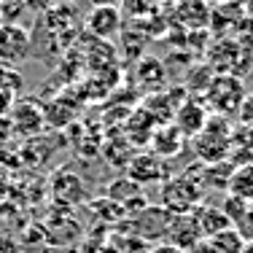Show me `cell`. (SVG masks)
Wrapping results in <instances>:
<instances>
[{
	"label": "cell",
	"mask_w": 253,
	"mask_h": 253,
	"mask_svg": "<svg viewBox=\"0 0 253 253\" xmlns=\"http://www.w3.org/2000/svg\"><path fill=\"white\" fill-rule=\"evenodd\" d=\"M197 172V165L186 167L180 175H170L165 183H159V208H165L170 215H186V213H194L200 208L202 200V167H200V175Z\"/></svg>",
	"instance_id": "cell-1"
},
{
	"label": "cell",
	"mask_w": 253,
	"mask_h": 253,
	"mask_svg": "<svg viewBox=\"0 0 253 253\" xmlns=\"http://www.w3.org/2000/svg\"><path fill=\"white\" fill-rule=\"evenodd\" d=\"M232 143H234V129L224 116H210L202 132L194 137V154L200 165H215L226 162L232 156Z\"/></svg>",
	"instance_id": "cell-2"
},
{
	"label": "cell",
	"mask_w": 253,
	"mask_h": 253,
	"mask_svg": "<svg viewBox=\"0 0 253 253\" xmlns=\"http://www.w3.org/2000/svg\"><path fill=\"white\" fill-rule=\"evenodd\" d=\"M245 86H243V78L234 76V73H221L210 81L208 92H205V105L208 111H213V116H234L240 108V102L245 97Z\"/></svg>",
	"instance_id": "cell-3"
},
{
	"label": "cell",
	"mask_w": 253,
	"mask_h": 253,
	"mask_svg": "<svg viewBox=\"0 0 253 253\" xmlns=\"http://www.w3.org/2000/svg\"><path fill=\"white\" fill-rule=\"evenodd\" d=\"M126 218H132L129 226L135 232V237L143 240V243L167 240V232H170V224H172V215L165 208H159V205H146L143 210L126 215Z\"/></svg>",
	"instance_id": "cell-4"
},
{
	"label": "cell",
	"mask_w": 253,
	"mask_h": 253,
	"mask_svg": "<svg viewBox=\"0 0 253 253\" xmlns=\"http://www.w3.org/2000/svg\"><path fill=\"white\" fill-rule=\"evenodd\" d=\"M11 126H14V135L19 137H33L41 135V129L46 126V116H43V105L35 97H25L14 102V111H11Z\"/></svg>",
	"instance_id": "cell-5"
},
{
	"label": "cell",
	"mask_w": 253,
	"mask_h": 253,
	"mask_svg": "<svg viewBox=\"0 0 253 253\" xmlns=\"http://www.w3.org/2000/svg\"><path fill=\"white\" fill-rule=\"evenodd\" d=\"M124 175L129 180H135L137 186H148V183H165L170 178V167L165 159H159L151 151L135 154L129 159V165L124 167Z\"/></svg>",
	"instance_id": "cell-6"
},
{
	"label": "cell",
	"mask_w": 253,
	"mask_h": 253,
	"mask_svg": "<svg viewBox=\"0 0 253 253\" xmlns=\"http://www.w3.org/2000/svg\"><path fill=\"white\" fill-rule=\"evenodd\" d=\"M210 113H208V105L205 100H197V97H186L183 102L178 105L175 116H172V124L180 135L189 140V137H197L202 132V126L208 124Z\"/></svg>",
	"instance_id": "cell-7"
},
{
	"label": "cell",
	"mask_w": 253,
	"mask_h": 253,
	"mask_svg": "<svg viewBox=\"0 0 253 253\" xmlns=\"http://www.w3.org/2000/svg\"><path fill=\"white\" fill-rule=\"evenodd\" d=\"M105 197H108L111 202H116L126 215L137 213V210H143V208L148 205L146 194H143V186H137L135 180H129L126 175L113 178L111 183L105 186Z\"/></svg>",
	"instance_id": "cell-8"
},
{
	"label": "cell",
	"mask_w": 253,
	"mask_h": 253,
	"mask_svg": "<svg viewBox=\"0 0 253 253\" xmlns=\"http://www.w3.org/2000/svg\"><path fill=\"white\" fill-rule=\"evenodd\" d=\"M51 197L57 202H62L65 208H73V205H81L86 200V186H84V178L73 170H57L49 180Z\"/></svg>",
	"instance_id": "cell-9"
},
{
	"label": "cell",
	"mask_w": 253,
	"mask_h": 253,
	"mask_svg": "<svg viewBox=\"0 0 253 253\" xmlns=\"http://www.w3.org/2000/svg\"><path fill=\"white\" fill-rule=\"evenodd\" d=\"M30 41L27 30H22L19 25H0V65H11V62H19L30 54Z\"/></svg>",
	"instance_id": "cell-10"
},
{
	"label": "cell",
	"mask_w": 253,
	"mask_h": 253,
	"mask_svg": "<svg viewBox=\"0 0 253 253\" xmlns=\"http://www.w3.org/2000/svg\"><path fill=\"white\" fill-rule=\"evenodd\" d=\"M200 243H202V234H200V226H197L194 213L172 215L170 232H167V245H172V248H178L183 253H191Z\"/></svg>",
	"instance_id": "cell-11"
},
{
	"label": "cell",
	"mask_w": 253,
	"mask_h": 253,
	"mask_svg": "<svg viewBox=\"0 0 253 253\" xmlns=\"http://www.w3.org/2000/svg\"><path fill=\"white\" fill-rule=\"evenodd\" d=\"M86 27L97 38H113L122 30V14L116 5H94L86 16Z\"/></svg>",
	"instance_id": "cell-12"
},
{
	"label": "cell",
	"mask_w": 253,
	"mask_h": 253,
	"mask_svg": "<svg viewBox=\"0 0 253 253\" xmlns=\"http://www.w3.org/2000/svg\"><path fill=\"white\" fill-rule=\"evenodd\" d=\"M186 146V137L175 129V124H162L154 129L151 135V154H156L159 159H170V156H178Z\"/></svg>",
	"instance_id": "cell-13"
},
{
	"label": "cell",
	"mask_w": 253,
	"mask_h": 253,
	"mask_svg": "<svg viewBox=\"0 0 253 253\" xmlns=\"http://www.w3.org/2000/svg\"><path fill=\"white\" fill-rule=\"evenodd\" d=\"M194 218H197V226H200L202 240H210V237H215V234L232 229V221L224 215L221 205H200V208L194 210Z\"/></svg>",
	"instance_id": "cell-14"
},
{
	"label": "cell",
	"mask_w": 253,
	"mask_h": 253,
	"mask_svg": "<svg viewBox=\"0 0 253 253\" xmlns=\"http://www.w3.org/2000/svg\"><path fill=\"white\" fill-rule=\"evenodd\" d=\"M124 126H126V140L137 143V146H146V143H151V135L159 124L154 122V116L146 108H135V111L126 116Z\"/></svg>",
	"instance_id": "cell-15"
},
{
	"label": "cell",
	"mask_w": 253,
	"mask_h": 253,
	"mask_svg": "<svg viewBox=\"0 0 253 253\" xmlns=\"http://www.w3.org/2000/svg\"><path fill=\"white\" fill-rule=\"evenodd\" d=\"M135 76H137V81H140V86L148 89V92H162V86H165V81H167V70L162 68V62L154 57L140 59V65L135 68Z\"/></svg>",
	"instance_id": "cell-16"
},
{
	"label": "cell",
	"mask_w": 253,
	"mask_h": 253,
	"mask_svg": "<svg viewBox=\"0 0 253 253\" xmlns=\"http://www.w3.org/2000/svg\"><path fill=\"white\" fill-rule=\"evenodd\" d=\"M234 165L232 162H215V165H202V189H213V191H226L229 180H232Z\"/></svg>",
	"instance_id": "cell-17"
},
{
	"label": "cell",
	"mask_w": 253,
	"mask_h": 253,
	"mask_svg": "<svg viewBox=\"0 0 253 253\" xmlns=\"http://www.w3.org/2000/svg\"><path fill=\"white\" fill-rule=\"evenodd\" d=\"M226 194L237 197V200H245V202H253V165L234 167Z\"/></svg>",
	"instance_id": "cell-18"
},
{
	"label": "cell",
	"mask_w": 253,
	"mask_h": 253,
	"mask_svg": "<svg viewBox=\"0 0 253 253\" xmlns=\"http://www.w3.org/2000/svg\"><path fill=\"white\" fill-rule=\"evenodd\" d=\"M208 245L213 248V253H243L245 251V243L243 237L237 234V229H226V232L215 234V237L208 240Z\"/></svg>",
	"instance_id": "cell-19"
},
{
	"label": "cell",
	"mask_w": 253,
	"mask_h": 253,
	"mask_svg": "<svg viewBox=\"0 0 253 253\" xmlns=\"http://www.w3.org/2000/svg\"><path fill=\"white\" fill-rule=\"evenodd\" d=\"M22 86H25V78H22L19 70L11 68V65H0V92L19 100Z\"/></svg>",
	"instance_id": "cell-20"
},
{
	"label": "cell",
	"mask_w": 253,
	"mask_h": 253,
	"mask_svg": "<svg viewBox=\"0 0 253 253\" xmlns=\"http://www.w3.org/2000/svg\"><path fill=\"white\" fill-rule=\"evenodd\" d=\"M221 210H224V215H226L229 221H232V226H234V224H237V221H240V218H243V215L251 210V202L237 200V197L226 194V197H224V205H221Z\"/></svg>",
	"instance_id": "cell-21"
},
{
	"label": "cell",
	"mask_w": 253,
	"mask_h": 253,
	"mask_svg": "<svg viewBox=\"0 0 253 253\" xmlns=\"http://www.w3.org/2000/svg\"><path fill=\"white\" fill-rule=\"evenodd\" d=\"M234 229H237V234L243 237L245 245H253V210H248V213L234 224Z\"/></svg>",
	"instance_id": "cell-22"
},
{
	"label": "cell",
	"mask_w": 253,
	"mask_h": 253,
	"mask_svg": "<svg viewBox=\"0 0 253 253\" xmlns=\"http://www.w3.org/2000/svg\"><path fill=\"white\" fill-rule=\"evenodd\" d=\"M234 116L240 119V124H243V126H253V92H248L243 97V102H240V108H237Z\"/></svg>",
	"instance_id": "cell-23"
},
{
	"label": "cell",
	"mask_w": 253,
	"mask_h": 253,
	"mask_svg": "<svg viewBox=\"0 0 253 253\" xmlns=\"http://www.w3.org/2000/svg\"><path fill=\"white\" fill-rule=\"evenodd\" d=\"M14 137V126H11V119L8 116H0V151L11 143Z\"/></svg>",
	"instance_id": "cell-24"
},
{
	"label": "cell",
	"mask_w": 253,
	"mask_h": 253,
	"mask_svg": "<svg viewBox=\"0 0 253 253\" xmlns=\"http://www.w3.org/2000/svg\"><path fill=\"white\" fill-rule=\"evenodd\" d=\"M22 5H25L27 11H33V14L43 16L46 11L51 8V0H25V3H22Z\"/></svg>",
	"instance_id": "cell-25"
},
{
	"label": "cell",
	"mask_w": 253,
	"mask_h": 253,
	"mask_svg": "<svg viewBox=\"0 0 253 253\" xmlns=\"http://www.w3.org/2000/svg\"><path fill=\"white\" fill-rule=\"evenodd\" d=\"M14 102H16V97L0 92V116H11V111H14Z\"/></svg>",
	"instance_id": "cell-26"
},
{
	"label": "cell",
	"mask_w": 253,
	"mask_h": 253,
	"mask_svg": "<svg viewBox=\"0 0 253 253\" xmlns=\"http://www.w3.org/2000/svg\"><path fill=\"white\" fill-rule=\"evenodd\" d=\"M148 253H183V251H178V248H172V245L162 243V245H156V248H151Z\"/></svg>",
	"instance_id": "cell-27"
}]
</instances>
